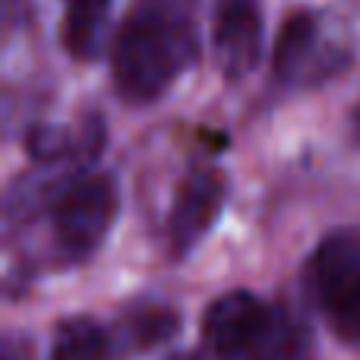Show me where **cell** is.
<instances>
[{
	"instance_id": "obj_1",
	"label": "cell",
	"mask_w": 360,
	"mask_h": 360,
	"mask_svg": "<svg viewBox=\"0 0 360 360\" xmlns=\"http://www.w3.org/2000/svg\"><path fill=\"white\" fill-rule=\"evenodd\" d=\"M193 54V0H139L111 51L120 95L130 101L158 98Z\"/></svg>"
},
{
	"instance_id": "obj_2",
	"label": "cell",
	"mask_w": 360,
	"mask_h": 360,
	"mask_svg": "<svg viewBox=\"0 0 360 360\" xmlns=\"http://www.w3.org/2000/svg\"><path fill=\"white\" fill-rule=\"evenodd\" d=\"M313 288L342 338L360 342V231H335L313 256Z\"/></svg>"
},
{
	"instance_id": "obj_3",
	"label": "cell",
	"mask_w": 360,
	"mask_h": 360,
	"mask_svg": "<svg viewBox=\"0 0 360 360\" xmlns=\"http://www.w3.org/2000/svg\"><path fill=\"white\" fill-rule=\"evenodd\" d=\"M117 212V190L108 174H86L54 199V231L67 253L86 256L101 243Z\"/></svg>"
},
{
	"instance_id": "obj_4",
	"label": "cell",
	"mask_w": 360,
	"mask_h": 360,
	"mask_svg": "<svg viewBox=\"0 0 360 360\" xmlns=\"http://www.w3.org/2000/svg\"><path fill=\"white\" fill-rule=\"evenodd\" d=\"M212 48L224 76L240 79L259 60L262 48V13L256 0H218Z\"/></svg>"
},
{
	"instance_id": "obj_5",
	"label": "cell",
	"mask_w": 360,
	"mask_h": 360,
	"mask_svg": "<svg viewBox=\"0 0 360 360\" xmlns=\"http://www.w3.org/2000/svg\"><path fill=\"white\" fill-rule=\"evenodd\" d=\"M224 196H228V186H224V177L218 171H193L180 184L168 221L171 243H174L177 253H186L215 224Z\"/></svg>"
},
{
	"instance_id": "obj_6",
	"label": "cell",
	"mask_w": 360,
	"mask_h": 360,
	"mask_svg": "<svg viewBox=\"0 0 360 360\" xmlns=\"http://www.w3.org/2000/svg\"><path fill=\"white\" fill-rule=\"evenodd\" d=\"M266 313L269 307L250 291H231L205 310L202 335L209 348L218 351L221 357H243V351L250 348V342L259 332Z\"/></svg>"
},
{
	"instance_id": "obj_7",
	"label": "cell",
	"mask_w": 360,
	"mask_h": 360,
	"mask_svg": "<svg viewBox=\"0 0 360 360\" xmlns=\"http://www.w3.org/2000/svg\"><path fill=\"white\" fill-rule=\"evenodd\" d=\"M326 67L319 63V29L310 13H294L281 25L278 44H275V73L288 82H304L307 76Z\"/></svg>"
},
{
	"instance_id": "obj_8",
	"label": "cell",
	"mask_w": 360,
	"mask_h": 360,
	"mask_svg": "<svg viewBox=\"0 0 360 360\" xmlns=\"http://www.w3.org/2000/svg\"><path fill=\"white\" fill-rule=\"evenodd\" d=\"M240 360H310V332L291 313L269 307L259 332Z\"/></svg>"
},
{
	"instance_id": "obj_9",
	"label": "cell",
	"mask_w": 360,
	"mask_h": 360,
	"mask_svg": "<svg viewBox=\"0 0 360 360\" xmlns=\"http://www.w3.org/2000/svg\"><path fill=\"white\" fill-rule=\"evenodd\" d=\"M111 13V0H67L63 16V44L73 57H95L105 41V25Z\"/></svg>"
},
{
	"instance_id": "obj_10",
	"label": "cell",
	"mask_w": 360,
	"mask_h": 360,
	"mask_svg": "<svg viewBox=\"0 0 360 360\" xmlns=\"http://www.w3.org/2000/svg\"><path fill=\"white\" fill-rule=\"evenodd\" d=\"M108 338L89 319H70L57 329L51 360H105Z\"/></svg>"
},
{
	"instance_id": "obj_11",
	"label": "cell",
	"mask_w": 360,
	"mask_h": 360,
	"mask_svg": "<svg viewBox=\"0 0 360 360\" xmlns=\"http://www.w3.org/2000/svg\"><path fill=\"white\" fill-rule=\"evenodd\" d=\"M70 139L60 127H35L29 133V152L38 162H57L60 155H67Z\"/></svg>"
},
{
	"instance_id": "obj_12",
	"label": "cell",
	"mask_w": 360,
	"mask_h": 360,
	"mask_svg": "<svg viewBox=\"0 0 360 360\" xmlns=\"http://www.w3.org/2000/svg\"><path fill=\"white\" fill-rule=\"evenodd\" d=\"M6 360H22V357H13V354H6Z\"/></svg>"
},
{
	"instance_id": "obj_13",
	"label": "cell",
	"mask_w": 360,
	"mask_h": 360,
	"mask_svg": "<svg viewBox=\"0 0 360 360\" xmlns=\"http://www.w3.org/2000/svg\"><path fill=\"white\" fill-rule=\"evenodd\" d=\"M357 124H360V111H357Z\"/></svg>"
}]
</instances>
